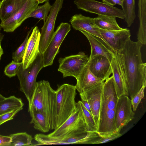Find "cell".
Segmentation results:
<instances>
[{
    "mask_svg": "<svg viewBox=\"0 0 146 146\" xmlns=\"http://www.w3.org/2000/svg\"><path fill=\"white\" fill-rule=\"evenodd\" d=\"M44 67L42 54L39 52L28 68L24 69L22 64L18 70L17 75L19 81L20 90L24 94L29 104L35 89L37 76Z\"/></svg>",
    "mask_w": 146,
    "mask_h": 146,
    "instance_id": "6",
    "label": "cell"
},
{
    "mask_svg": "<svg viewBox=\"0 0 146 146\" xmlns=\"http://www.w3.org/2000/svg\"><path fill=\"white\" fill-rule=\"evenodd\" d=\"M56 93L49 82L45 80L36 82L29 108L42 113L46 117L50 130L55 128Z\"/></svg>",
    "mask_w": 146,
    "mask_h": 146,
    "instance_id": "3",
    "label": "cell"
},
{
    "mask_svg": "<svg viewBox=\"0 0 146 146\" xmlns=\"http://www.w3.org/2000/svg\"><path fill=\"white\" fill-rule=\"evenodd\" d=\"M123 0H112L113 2L116 4L121 6L122 1Z\"/></svg>",
    "mask_w": 146,
    "mask_h": 146,
    "instance_id": "40",
    "label": "cell"
},
{
    "mask_svg": "<svg viewBox=\"0 0 146 146\" xmlns=\"http://www.w3.org/2000/svg\"><path fill=\"white\" fill-rule=\"evenodd\" d=\"M146 86V82L143 84L140 90L134 95L133 98L131 99L133 111H134L136 110L141 100L144 97Z\"/></svg>",
    "mask_w": 146,
    "mask_h": 146,
    "instance_id": "34",
    "label": "cell"
},
{
    "mask_svg": "<svg viewBox=\"0 0 146 146\" xmlns=\"http://www.w3.org/2000/svg\"><path fill=\"white\" fill-rule=\"evenodd\" d=\"M88 62L91 72L96 77L104 81L112 74L110 62L104 56H96L89 59Z\"/></svg>",
    "mask_w": 146,
    "mask_h": 146,
    "instance_id": "17",
    "label": "cell"
},
{
    "mask_svg": "<svg viewBox=\"0 0 146 146\" xmlns=\"http://www.w3.org/2000/svg\"><path fill=\"white\" fill-rule=\"evenodd\" d=\"M40 33L37 26L33 29L29 38L24 56L22 61L24 69L28 68L36 57L39 50Z\"/></svg>",
    "mask_w": 146,
    "mask_h": 146,
    "instance_id": "16",
    "label": "cell"
},
{
    "mask_svg": "<svg viewBox=\"0 0 146 146\" xmlns=\"http://www.w3.org/2000/svg\"><path fill=\"white\" fill-rule=\"evenodd\" d=\"M64 0H55L52 5L49 14L41 29L39 44L40 53L42 54L48 46L54 33L56 19L63 5Z\"/></svg>",
    "mask_w": 146,
    "mask_h": 146,
    "instance_id": "10",
    "label": "cell"
},
{
    "mask_svg": "<svg viewBox=\"0 0 146 146\" xmlns=\"http://www.w3.org/2000/svg\"><path fill=\"white\" fill-rule=\"evenodd\" d=\"M75 86L64 84L56 90V129L60 126L76 108L75 98L77 94Z\"/></svg>",
    "mask_w": 146,
    "mask_h": 146,
    "instance_id": "4",
    "label": "cell"
},
{
    "mask_svg": "<svg viewBox=\"0 0 146 146\" xmlns=\"http://www.w3.org/2000/svg\"><path fill=\"white\" fill-rule=\"evenodd\" d=\"M98 136L97 132H88L86 128L76 129L59 137H53L48 134L38 133L34 136V139L37 143L33 145L90 144L93 140Z\"/></svg>",
    "mask_w": 146,
    "mask_h": 146,
    "instance_id": "5",
    "label": "cell"
},
{
    "mask_svg": "<svg viewBox=\"0 0 146 146\" xmlns=\"http://www.w3.org/2000/svg\"><path fill=\"white\" fill-rule=\"evenodd\" d=\"M21 108L12 110L0 115V125L5 122L13 119L14 116L20 111Z\"/></svg>",
    "mask_w": 146,
    "mask_h": 146,
    "instance_id": "35",
    "label": "cell"
},
{
    "mask_svg": "<svg viewBox=\"0 0 146 146\" xmlns=\"http://www.w3.org/2000/svg\"><path fill=\"white\" fill-rule=\"evenodd\" d=\"M101 34L105 42L116 54L120 52L130 39V30L122 29L119 30H108L100 29Z\"/></svg>",
    "mask_w": 146,
    "mask_h": 146,
    "instance_id": "13",
    "label": "cell"
},
{
    "mask_svg": "<svg viewBox=\"0 0 146 146\" xmlns=\"http://www.w3.org/2000/svg\"><path fill=\"white\" fill-rule=\"evenodd\" d=\"M38 4L40 3H42L44 2L49 0H36Z\"/></svg>",
    "mask_w": 146,
    "mask_h": 146,
    "instance_id": "42",
    "label": "cell"
},
{
    "mask_svg": "<svg viewBox=\"0 0 146 146\" xmlns=\"http://www.w3.org/2000/svg\"><path fill=\"white\" fill-rule=\"evenodd\" d=\"M11 138L10 136L0 135V146H10Z\"/></svg>",
    "mask_w": 146,
    "mask_h": 146,
    "instance_id": "36",
    "label": "cell"
},
{
    "mask_svg": "<svg viewBox=\"0 0 146 146\" xmlns=\"http://www.w3.org/2000/svg\"><path fill=\"white\" fill-rule=\"evenodd\" d=\"M24 106L21 99L14 96L6 98L0 102V115L16 109H23Z\"/></svg>",
    "mask_w": 146,
    "mask_h": 146,
    "instance_id": "25",
    "label": "cell"
},
{
    "mask_svg": "<svg viewBox=\"0 0 146 146\" xmlns=\"http://www.w3.org/2000/svg\"><path fill=\"white\" fill-rule=\"evenodd\" d=\"M5 98L0 94V102L4 100Z\"/></svg>",
    "mask_w": 146,
    "mask_h": 146,
    "instance_id": "43",
    "label": "cell"
},
{
    "mask_svg": "<svg viewBox=\"0 0 146 146\" xmlns=\"http://www.w3.org/2000/svg\"><path fill=\"white\" fill-rule=\"evenodd\" d=\"M103 85L97 133L102 137L116 131L115 115L118 98L112 75Z\"/></svg>",
    "mask_w": 146,
    "mask_h": 146,
    "instance_id": "2",
    "label": "cell"
},
{
    "mask_svg": "<svg viewBox=\"0 0 146 146\" xmlns=\"http://www.w3.org/2000/svg\"><path fill=\"white\" fill-rule=\"evenodd\" d=\"M104 82L97 85L84 92L89 104L91 114L96 125L97 131L99 125L100 111Z\"/></svg>",
    "mask_w": 146,
    "mask_h": 146,
    "instance_id": "18",
    "label": "cell"
},
{
    "mask_svg": "<svg viewBox=\"0 0 146 146\" xmlns=\"http://www.w3.org/2000/svg\"><path fill=\"white\" fill-rule=\"evenodd\" d=\"M31 31L28 32L24 41L15 51L13 53L12 55V58L14 61L19 62L21 61H22L25 52L29 36Z\"/></svg>",
    "mask_w": 146,
    "mask_h": 146,
    "instance_id": "31",
    "label": "cell"
},
{
    "mask_svg": "<svg viewBox=\"0 0 146 146\" xmlns=\"http://www.w3.org/2000/svg\"><path fill=\"white\" fill-rule=\"evenodd\" d=\"M142 45L130 39L115 55L131 99L146 82V63L142 61L141 52Z\"/></svg>",
    "mask_w": 146,
    "mask_h": 146,
    "instance_id": "1",
    "label": "cell"
},
{
    "mask_svg": "<svg viewBox=\"0 0 146 146\" xmlns=\"http://www.w3.org/2000/svg\"><path fill=\"white\" fill-rule=\"evenodd\" d=\"M80 95L82 103L85 108L91 114L90 107L85 94L84 92L80 93Z\"/></svg>",
    "mask_w": 146,
    "mask_h": 146,
    "instance_id": "37",
    "label": "cell"
},
{
    "mask_svg": "<svg viewBox=\"0 0 146 146\" xmlns=\"http://www.w3.org/2000/svg\"><path fill=\"white\" fill-rule=\"evenodd\" d=\"M131 100L127 95L119 98L117 101L115 115V123L116 131L120 132L123 127L134 118Z\"/></svg>",
    "mask_w": 146,
    "mask_h": 146,
    "instance_id": "11",
    "label": "cell"
},
{
    "mask_svg": "<svg viewBox=\"0 0 146 146\" xmlns=\"http://www.w3.org/2000/svg\"><path fill=\"white\" fill-rule=\"evenodd\" d=\"M1 0H0V1H1Z\"/></svg>",
    "mask_w": 146,
    "mask_h": 146,
    "instance_id": "44",
    "label": "cell"
},
{
    "mask_svg": "<svg viewBox=\"0 0 146 146\" xmlns=\"http://www.w3.org/2000/svg\"><path fill=\"white\" fill-rule=\"evenodd\" d=\"M21 62L12 61L5 67L4 73L5 75L9 78L15 76L17 75L18 70L21 64Z\"/></svg>",
    "mask_w": 146,
    "mask_h": 146,
    "instance_id": "32",
    "label": "cell"
},
{
    "mask_svg": "<svg viewBox=\"0 0 146 146\" xmlns=\"http://www.w3.org/2000/svg\"><path fill=\"white\" fill-rule=\"evenodd\" d=\"M76 106L81 112L87 131L97 133L96 125L92 114L85 108L81 101L76 103Z\"/></svg>",
    "mask_w": 146,
    "mask_h": 146,
    "instance_id": "28",
    "label": "cell"
},
{
    "mask_svg": "<svg viewBox=\"0 0 146 146\" xmlns=\"http://www.w3.org/2000/svg\"><path fill=\"white\" fill-rule=\"evenodd\" d=\"M82 128H86L85 122L80 110L77 107L76 111L60 126L48 135L53 137H61L75 129Z\"/></svg>",
    "mask_w": 146,
    "mask_h": 146,
    "instance_id": "14",
    "label": "cell"
},
{
    "mask_svg": "<svg viewBox=\"0 0 146 146\" xmlns=\"http://www.w3.org/2000/svg\"><path fill=\"white\" fill-rule=\"evenodd\" d=\"M145 0H139L138 1V14L139 15H142L141 17H139V19L141 17L140 21V24L138 31L137 34V39L138 41L143 44H145L146 43V20L144 19V15L143 14L144 13L143 11L145 8L143 9L145 5L143 7L145 4Z\"/></svg>",
    "mask_w": 146,
    "mask_h": 146,
    "instance_id": "27",
    "label": "cell"
},
{
    "mask_svg": "<svg viewBox=\"0 0 146 146\" xmlns=\"http://www.w3.org/2000/svg\"><path fill=\"white\" fill-rule=\"evenodd\" d=\"M115 55L113 57L110 64L115 89L118 98L123 95L128 96V94Z\"/></svg>",
    "mask_w": 146,
    "mask_h": 146,
    "instance_id": "21",
    "label": "cell"
},
{
    "mask_svg": "<svg viewBox=\"0 0 146 146\" xmlns=\"http://www.w3.org/2000/svg\"><path fill=\"white\" fill-rule=\"evenodd\" d=\"M2 29V27L1 25V24L0 23V43H1V42L2 41L4 36V35L1 32V30Z\"/></svg>",
    "mask_w": 146,
    "mask_h": 146,
    "instance_id": "39",
    "label": "cell"
},
{
    "mask_svg": "<svg viewBox=\"0 0 146 146\" xmlns=\"http://www.w3.org/2000/svg\"><path fill=\"white\" fill-rule=\"evenodd\" d=\"M89 59L88 55L82 52L76 54L60 58L58 60V71L62 74L63 78L72 76L76 78Z\"/></svg>",
    "mask_w": 146,
    "mask_h": 146,
    "instance_id": "9",
    "label": "cell"
},
{
    "mask_svg": "<svg viewBox=\"0 0 146 146\" xmlns=\"http://www.w3.org/2000/svg\"><path fill=\"white\" fill-rule=\"evenodd\" d=\"M27 0H2L0 2V19L3 21L15 14Z\"/></svg>",
    "mask_w": 146,
    "mask_h": 146,
    "instance_id": "22",
    "label": "cell"
},
{
    "mask_svg": "<svg viewBox=\"0 0 146 146\" xmlns=\"http://www.w3.org/2000/svg\"><path fill=\"white\" fill-rule=\"evenodd\" d=\"M122 135L120 132L115 131L107 136L100 137L99 136L92 141L90 144H102L112 141L117 139Z\"/></svg>",
    "mask_w": 146,
    "mask_h": 146,
    "instance_id": "33",
    "label": "cell"
},
{
    "mask_svg": "<svg viewBox=\"0 0 146 146\" xmlns=\"http://www.w3.org/2000/svg\"><path fill=\"white\" fill-rule=\"evenodd\" d=\"M71 29L70 25L67 23L62 22L57 27L51 40L42 54L44 67L52 65L61 44Z\"/></svg>",
    "mask_w": 146,
    "mask_h": 146,
    "instance_id": "7",
    "label": "cell"
},
{
    "mask_svg": "<svg viewBox=\"0 0 146 146\" xmlns=\"http://www.w3.org/2000/svg\"><path fill=\"white\" fill-rule=\"evenodd\" d=\"M51 6L49 0L46 1L43 5H38L28 16L27 19L32 17L42 20L44 23L46 19Z\"/></svg>",
    "mask_w": 146,
    "mask_h": 146,
    "instance_id": "30",
    "label": "cell"
},
{
    "mask_svg": "<svg viewBox=\"0 0 146 146\" xmlns=\"http://www.w3.org/2000/svg\"><path fill=\"white\" fill-rule=\"evenodd\" d=\"M103 3L108 5L113 6L116 5L112 1V0H102Z\"/></svg>",
    "mask_w": 146,
    "mask_h": 146,
    "instance_id": "38",
    "label": "cell"
},
{
    "mask_svg": "<svg viewBox=\"0 0 146 146\" xmlns=\"http://www.w3.org/2000/svg\"><path fill=\"white\" fill-rule=\"evenodd\" d=\"M3 54V49L1 45V43H0V60L1 59L2 56Z\"/></svg>",
    "mask_w": 146,
    "mask_h": 146,
    "instance_id": "41",
    "label": "cell"
},
{
    "mask_svg": "<svg viewBox=\"0 0 146 146\" xmlns=\"http://www.w3.org/2000/svg\"><path fill=\"white\" fill-rule=\"evenodd\" d=\"M77 8L98 15L108 16L124 19L125 15L122 9L95 0H74Z\"/></svg>",
    "mask_w": 146,
    "mask_h": 146,
    "instance_id": "8",
    "label": "cell"
},
{
    "mask_svg": "<svg viewBox=\"0 0 146 146\" xmlns=\"http://www.w3.org/2000/svg\"><path fill=\"white\" fill-rule=\"evenodd\" d=\"M10 146L33 145L32 136L25 132L11 134Z\"/></svg>",
    "mask_w": 146,
    "mask_h": 146,
    "instance_id": "29",
    "label": "cell"
},
{
    "mask_svg": "<svg viewBox=\"0 0 146 146\" xmlns=\"http://www.w3.org/2000/svg\"><path fill=\"white\" fill-rule=\"evenodd\" d=\"M70 22L75 30L85 31L100 38L105 42L101 34L100 29L94 23V18L81 14H76L71 17Z\"/></svg>",
    "mask_w": 146,
    "mask_h": 146,
    "instance_id": "19",
    "label": "cell"
},
{
    "mask_svg": "<svg viewBox=\"0 0 146 146\" xmlns=\"http://www.w3.org/2000/svg\"><path fill=\"white\" fill-rule=\"evenodd\" d=\"M36 0H27L22 7L14 15L1 23L3 31L12 32L19 27L28 16L38 6Z\"/></svg>",
    "mask_w": 146,
    "mask_h": 146,
    "instance_id": "12",
    "label": "cell"
},
{
    "mask_svg": "<svg viewBox=\"0 0 146 146\" xmlns=\"http://www.w3.org/2000/svg\"><path fill=\"white\" fill-rule=\"evenodd\" d=\"M127 26L130 27L136 18L135 0H123L121 5Z\"/></svg>",
    "mask_w": 146,
    "mask_h": 146,
    "instance_id": "26",
    "label": "cell"
},
{
    "mask_svg": "<svg viewBox=\"0 0 146 146\" xmlns=\"http://www.w3.org/2000/svg\"><path fill=\"white\" fill-rule=\"evenodd\" d=\"M88 39L91 48L89 59L97 55H102L107 58L111 62L113 57L116 54L112 49L100 38L83 30L79 31Z\"/></svg>",
    "mask_w": 146,
    "mask_h": 146,
    "instance_id": "15",
    "label": "cell"
},
{
    "mask_svg": "<svg viewBox=\"0 0 146 146\" xmlns=\"http://www.w3.org/2000/svg\"><path fill=\"white\" fill-rule=\"evenodd\" d=\"M28 112L31 117L30 123L33 124L35 129L43 133L51 130L47 120L42 113L31 107L28 108Z\"/></svg>",
    "mask_w": 146,
    "mask_h": 146,
    "instance_id": "23",
    "label": "cell"
},
{
    "mask_svg": "<svg viewBox=\"0 0 146 146\" xmlns=\"http://www.w3.org/2000/svg\"><path fill=\"white\" fill-rule=\"evenodd\" d=\"M114 17L98 15L94 18L95 24L100 29L108 30H119L122 29L118 24Z\"/></svg>",
    "mask_w": 146,
    "mask_h": 146,
    "instance_id": "24",
    "label": "cell"
},
{
    "mask_svg": "<svg viewBox=\"0 0 146 146\" xmlns=\"http://www.w3.org/2000/svg\"><path fill=\"white\" fill-rule=\"evenodd\" d=\"M76 79L77 82L75 86L79 93L85 92L97 85L104 82L91 72L88 62Z\"/></svg>",
    "mask_w": 146,
    "mask_h": 146,
    "instance_id": "20",
    "label": "cell"
}]
</instances>
